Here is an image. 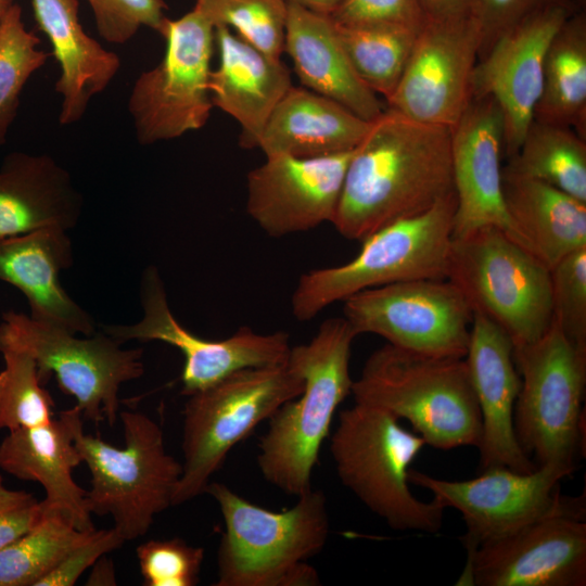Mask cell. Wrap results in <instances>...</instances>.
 I'll return each instance as SVG.
<instances>
[{
    "label": "cell",
    "instance_id": "cell-32",
    "mask_svg": "<svg viewBox=\"0 0 586 586\" xmlns=\"http://www.w3.org/2000/svg\"><path fill=\"white\" fill-rule=\"evenodd\" d=\"M93 530L81 531L62 511L43 507L40 520L0 550V586H37Z\"/></svg>",
    "mask_w": 586,
    "mask_h": 586
},
{
    "label": "cell",
    "instance_id": "cell-33",
    "mask_svg": "<svg viewBox=\"0 0 586 586\" xmlns=\"http://www.w3.org/2000/svg\"><path fill=\"white\" fill-rule=\"evenodd\" d=\"M335 26L358 77L387 100L400 80L419 30L395 25Z\"/></svg>",
    "mask_w": 586,
    "mask_h": 586
},
{
    "label": "cell",
    "instance_id": "cell-10",
    "mask_svg": "<svg viewBox=\"0 0 586 586\" xmlns=\"http://www.w3.org/2000/svg\"><path fill=\"white\" fill-rule=\"evenodd\" d=\"M521 379L513 422L518 442L536 466L572 473L582 454L586 352L551 321L535 342L513 347Z\"/></svg>",
    "mask_w": 586,
    "mask_h": 586
},
{
    "label": "cell",
    "instance_id": "cell-23",
    "mask_svg": "<svg viewBox=\"0 0 586 586\" xmlns=\"http://www.w3.org/2000/svg\"><path fill=\"white\" fill-rule=\"evenodd\" d=\"M66 230L44 228L0 240V280L27 298L30 317L39 322L89 336L92 317L63 289L59 276L73 265Z\"/></svg>",
    "mask_w": 586,
    "mask_h": 586
},
{
    "label": "cell",
    "instance_id": "cell-47",
    "mask_svg": "<svg viewBox=\"0 0 586 586\" xmlns=\"http://www.w3.org/2000/svg\"><path fill=\"white\" fill-rule=\"evenodd\" d=\"M13 3V0H0V24Z\"/></svg>",
    "mask_w": 586,
    "mask_h": 586
},
{
    "label": "cell",
    "instance_id": "cell-42",
    "mask_svg": "<svg viewBox=\"0 0 586 586\" xmlns=\"http://www.w3.org/2000/svg\"><path fill=\"white\" fill-rule=\"evenodd\" d=\"M125 539L114 527L94 528L90 535L76 546L61 563L40 579L37 586H73L79 576L98 559L119 548Z\"/></svg>",
    "mask_w": 586,
    "mask_h": 586
},
{
    "label": "cell",
    "instance_id": "cell-2",
    "mask_svg": "<svg viewBox=\"0 0 586 586\" xmlns=\"http://www.w3.org/2000/svg\"><path fill=\"white\" fill-rule=\"evenodd\" d=\"M356 336L345 317L329 318L308 343L290 349L288 364L304 387L269 418L257 456L264 479L289 495L298 497L311 488L335 410L352 394L349 358Z\"/></svg>",
    "mask_w": 586,
    "mask_h": 586
},
{
    "label": "cell",
    "instance_id": "cell-1",
    "mask_svg": "<svg viewBox=\"0 0 586 586\" xmlns=\"http://www.w3.org/2000/svg\"><path fill=\"white\" fill-rule=\"evenodd\" d=\"M453 192L450 128L387 107L353 151L332 225L344 238L362 241Z\"/></svg>",
    "mask_w": 586,
    "mask_h": 586
},
{
    "label": "cell",
    "instance_id": "cell-7",
    "mask_svg": "<svg viewBox=\"0 0 586 586\" xmlns=\"http://www.w3.org/2000/svg\"><path fill=\"white\" fill-rule=\"evenodd\" d=\"M303 387V378L286 361L238 370L187 396L182 474L173 506L205 493L229 451Z\"/></svg>",
    "mask_w": 586,
    "mask_h": 586
},
{
    "label": "cell",
    "instance_id": "cell-28",
    "mask_svg": "<svg viewBox=\"0 0 586 586\" xmlns=\"http://www.w3.org/2000/svg\"><path fill=\"white\" fill-rule=\"evenodd\" d=\"M371 122L334 100L292 85L270 114L256 148L266 156L301 158L344 153L360 143Z\"/></svg>",
    "mask_w": 586,
    "mask_h": 586
},
{
    "label": "cell",
    "instance_id": "cell-4",
    "mask_svg": "<svg viewBox=\"0 0 586 586\" xmlns=\"http://www.w3.org/2000/svg\"><path fill=\"white\" fill-rule=\"evenodd\" d=\"M352 394L356 403L407 420L433 448L480 444L481 413L464 358L422 355L387 343L366 360Z\"/></svg>",
    "mask_w": 586,
    "mask_h": 586
},
{
    "label": "cell",
    "instance_id": "cell-44",
    "mask_svg": "<svg viewBox=\"0 0 586 586\" xmlns=\"http://www.w3.org/2000/svg\"><path fill=\"white\" fill-rule=\"evenodd\" d=\"M472 0H420L426 18L438 20L468 13Z\"/></svg>",
    "mask_w": 586,
    "mask_h": 586
},
{
    "label": "cell",
    "instance_id": "cell-13",
    "mask_svg": "<svg viewBox=\"0 0 586 586\" xmlns=\"http://www.w3.org/2000/svg\"><path fill=\"white\" fill-rule=\"evenodd\" d=\"M343 317L357 335L372 333L417 354L464 358L473 310L447 279L395 282L343 301Z\"/></svg>",
    "mask_w": 586,
    "mask_h": 586
},
{
    "label": "cell",
    "instance_id": "cell-17",
    "mask_svg": "<svg viewBox=\"0 0 586 586\" xmlns=\"http://www.w3.org/2000/svg\"><path fill=\"white\" fill-rule=\"evenodd\" d=\"M571 474L557 466H537L527 473L494 467L474 479L448 481L409 469L408 480L461 513L467 530L461 542L469 552L558 508L566 497L560 494V481Z\"/></svg>",
    "mask_w": 586,
    "mask_h": 586
},
{
    "label": "cell",
    "instance_id": "cell-27",
    "mask_svg": "<svg viewBox=\"0 0 586 586\" xmlns=\"http://www.w3.org/2000/svg\"><path fill=\"white\" fill-rule=\"evenodd\" d=\"M31 5L61 68L55 81V91L62 98L59 122L64 126L77 123L90 100L103 92L118 73L119 56L85 31L78 0H31Z\"/></svg>",
    "mask_w": 586,
    "mask_h": 586
},
{
    "label": "cell",
    "instance_id": "cell-35",
    "mask_svg": "<svg viewBox=\"0 0 586 586\" xmlns=\"http://www.w3.org/2000/svg\"><path fill=\"white\" fill-rule=\"evenodd\" d=\"M0 353L4 359L0 371V429H30L52 421L54 402L41 383L34 357L18 348Z\"/></svg>",
    "mask_w": 586,
    "mask_h": 586
},
{
    "label": "cell",
    "instance_id": "cell-14",
    "mask_svg": "<svg viewBox=\"0 0 586 586\" xmlns=\"http://www.w3.org/2000/svg\"><path fill=\"white\" fill-rule=\"evenodd\" d=\"M460 585L585 586V495L468 552Z\"/></svg>",
    "mask_w": 586,
    "mask_h": 586
},
{
    "label": "cell",
    "instance_id": "cell-8",
    "mask_svg": "<svg viewBox=\"0 0 586 586\" xmlns=\"http://www.w3.org/2000/svg\"><path fill=\"white\" fill-rule=\"evenodd\" d=\"M119 418L125 447L84 433L82 425L75 445L91 474L90 513L111 515L127 542L145 535L156 515L173 506L182 463L166 451L163 430L148 415L122 411Z\"/></svg>",
    "mask_w": 586,
    "mask_h": 586
},
{
    "label": "cell",
    "instance_id": "cell-21",
    "mask_svg": "<svg viewBox=\"0 0 586 586\" xmlns=\"http://www.w3.org/2000/svg\"><path fill=\"white\" fill-rule=\"evenodd\" d=\"M464 359L481 413V471L494 467L522 473L535 470L537 466L521 448L514 430L521 379L510 337L494 321L473 313Z\"/></svg>",
    "mask_w": 586,
    "mask_h": 586
},
{
    "label": "cell",
    "instance_id": "cell-45",
    "mask_svg": "<svg viewBox=\"0 0 586 586\" xmlns=\"http://www.w3.org/2000/svg\"><path fill=\"white\" fill-rule=\"evenodd\" d=\"M86 585H116L114 566L111 560L102 556L93 564V570L89 575Z\"/></svg>",
    "mask_w": 586,
    "mask_h": 586
},
{
    "label": "cell",
    "instance_id": "cell-18",
    "mask_svg": "<svg viewBox=\"0 0 586 586\" xmlns=\"http://www.w3.org/2000/svg\"><path fill=\"white\" fill-rule=\"evenodd\" d=\"M353 151L309 158L266 156L246 177L247 214L273 238L332 224Z\"/></svg>",
    "mask_w": 586,
    "mask_h": 586
},
{
    "label": "cell",
    "instance_id": "cell-26",
    "mask_svg": "<svg viewBox=\"0 0 586 586\" xmlns=\"http://www.w3.org/2000/svg\"><path fill=\"white\" fill-rule=\"evenodd\" d=\"M283 52L290 56L302 87L369 122L384 111L378 95L354 71L330 16L288 2Z\"/></svg>",
    "mask_w": 586,
    "mask_h": 586
},
{
    "label": "cell",
    "instance_id": "cell-12",
    "mask_svg": "<svg viewBox=\"0 0 586 586\" xmlns=\"http://www.w3.org/2000/svg\"><path fill=\"white\" fill-rule=\"evenodd\" d=\"M160 34L166 42L162 61L136 79L128 100L136 138L142 145L199 130L214 107L208 81L215 25L193 8L167 18Z\"/></svg>",
    "mask_w": 586,
    "mask_h": 586
},
{
    "label": "cell",
    "instance_id": "cell-46",
    "mask_svg": "<svg viewBox=\"0 0 586 586\" xmlns=\"http://www.w3.org/2000/svg\"><path fill=\"white\" fill-rule=\"evenodd\" d=\"M343 0H286L311 12L330 16Z\"/></svg>",
    "mask_w": 586,
    "mask_h": 586
},
{
    "label": "cell",
    "instance_id": "cell-3",
    "mask_svg": "<svg viewBox=\"0 0 586 586\" xmlns=\"http://www.w3.org/2000/svg\"><path fill=\"white\" fill-rule=\"evenodd\" d=\"M205 493L218 504L225 523L215 586L320 584L307 560L322 550L330 532L321 491L310 488L282 511L257 506L218 482H209Z\"/></svg>",
    "mask_w": 586,
    "mask_h": 586
},
{
    "label": "cell",
    "instance_id": "cell-20",
    "mask_svg": "<svg viewBox=\"0 0 586 586\" xmlns=\"http://www.w3.org/2000/svg\"><path fill=\"white\" fill-rule=\"evenodd\" d=\"M450 153L457 201L453 237L493 226L513 240L501 190L505 124L493 99H471L450 128Z\"/></svg>",
    "mask_w": 586,
    "mask_h": 586
},
{
    "label": "cell",
    "instance_id": "cell-9",
    "mask_svg": "<svg viewBox=\"0 0 586 586\" xmlns=\"http://www.w3.org/2000/svg\"><path fill=\"white\" fill-rule=\"evenodd\" d=\"M446 279L513 347L535 342L551 323L550 270L497 227L453 237Z\"/></svg>",
    "mask_w": 586,
    "mask_h": 586
},
{
    "label": "cell",
    "instance_id": "cell-43",
    "mask_svg": "<svg viewBox=\"0 0 586 586\" xmlns=\"http://www.w3.org/2000/svg\"><path fill=\"white\" fill-rule=\"evenodd\" d=\"M42 513L41 500L31 493L8 488L0 474V550L29 531Z\"/></svg>",
    "mask_w": 586,
    "mask_h": 586
},
{
    "label": "cell",
    "instance_id": "cell-15",
    "mask_svg": "<svg viewBox=\"0 0 586 586\" xmlns=\"http://www.w3.org/2000/svg\"><path fill=\"white\" fill-rule=\"evenodd\" d=\"M142 319L130 326H103V332L124 343L161 341L178 348L184 362L181 394L189 396L241 369L282 365L290 354L289 334H269L242 327L224 340H206L186 329L174 317L163 280L154 266L141 281Z\"/></svg>",
    "mask_w": 586,
    "mask_h": 586
},
{
    "label": "cell",
    "instance_id": "cell-31",
    "mask_svg": "<svg viewBox=\"0 0 586 586\" xmlns=\"http://www.w3.org/2000/svg\"><path fill=\"white\" fill-rule=\"evenodd\" d=\"M502 169L586 202V139L571 127L534 118Z\"/></svg>",
    "mask_w": 586,
    "mask_h": 586
},
{
    "label": "cell",
    "instance_id": "cell-6",
    "mask_svg": "<svg viewBox=\"0 0 586 586\" xmlns=\"http://www.w3.org/2000/svg\"><path fill=\"white\" fill-rule=\"evenodd\" d=\"M456 205L454 191L428 211L393 221L367 237L349 262L303 273L292 294L294 317L311 320L329 305L367 289L446 279Z\"/></svg>",
    "mask_w": 586,
    "mask_h": 586
},
{
    "label": "cell",
    "instance_id": "cell-25",
    "mask_svg": "<svg viewBox=\"0 0 586 586\" xmlns=\"http://www.w3.org/2000/svg\"><path fill=\"white\" fill-rule=\"evenodd\" d=\"M82 198L50 155L21 151L0 165V240L44 228H73Z\"/></svg>",
    "mask_w": 586,
    "mask_h": 586
},
{
    "label": "cell",
    "instance_id": "cell-30",
    "mask_svg": "<svg viewBox=\"0 0 586 586\" xmlns=\"http://www.w3.org/2000/svg\"><path fill=\"white\" fill-rule=\"evenodd\" d=\"M534 118L573 128L586 139V13H572L546 51Z\"/></svg>",
    "mask_w": 586,
    "mask_h": 586
},
{
    "label": "cell",
    "instance_id": "cell-16",
    "mask_svg": "<svg viewBox=\"0 0 586 586\" xmlns=\"http://www.w3.org/2000/svg\"><path fill=\"white\" fill-rule=\"evenodd\" d=\"M480 47V30L469 12L426 18L387 107L423 124L451 128L472 99Z\"/></svg>",
    "mask_w": 586,
    "mask_h": 586
},
{
    "label": "cell",
    "instance_id": "cell-29",
    "mask_svg": "<svg viewBox=\"0 0 586 586\" xmlns=\"http://www.w3.org/2000/svg\"><path fill=\"white\" fill-rule=\"evenodd\" d=\"M501 190L513 240L549 270L586 247V202L504 169Z\"/></svg>",
    "mask_w": 586,
    "mask_h": 586
},
{
    "label": "cell",
    "instance_id": "cell-34",
    "mask_svg": "<svg viewBox=\"0 0 586 586\" xmlns=\"http://www.w3.org/2000/svg\"><path fill=\"white\" fill-rule=\"evenodd\" d=\"M39 43L26 28L21 7L13 3L0 24V145L7 142L25 85L49 56Z\"/></svg>",
    "mask_w": 586,
    "mask_h": 586
},
{
    "label": "cell",
    "instance_id": "cell-48",
    "mask_svg": "<svg viewBox=\"0 0 586 586\" xmlns=\"http://www.w3.org/2000/svg\"><path fill=\"white\" fill-rule=\"evenodd\" d=\"M573 3H574V5L576 7L577 10H579V11L585 10L586 0H573Z\"/></svg>",
    "mask_w": 586,
    "mask_h": 586
},
{
    "label": "cell",
    "instance_id": "cell-39",
    "mask_svg": "<svg viewBox=\"0 0 586 586\" xmlns=\"http://www.w3.org/2000/svg\"><path fill=\"white\" fill-rule=\"evenodd\" d=\"M99 35L112 43L129 41L142 27L160 34L167 20L164 0H88Z\"/></svg>",
    "mask_w": 586,
    "mask_h": 586
},
{
    "label": "cell",
    "instance_id": "cell-40",
    "mask_svg": "<svg viewBox=\"0 0 586 586\" xmlns=\"http://www.w3.org/2000/svg\"><path fill=\"white\" fill-rule=\"evenodd\" d=\"M556 7L579 11L573 0H472L468 12L481 35L479 58L515 24L537 12Z\"/></svg>",
    "mask_w": 586,
    "mask_h": 586
},
{
    "label": "cell",
    "instance_id": "cell-5",
    "mask_svg": "<svg viewBox=\"0 0 586 586\" xmlns=\"http://www.w3.org/2000/svg\"><path fill=\"white\" fill-rule=\"evenodd\" d=\"M424 445L392 413L355 402L340 411L330 451L341 483L391 528L435 534L446 508L434 498L419 500L408 480Z\"/></svg>",
    "mask_w": 586,
    "mask_h": 586
},
{
    "label": "cell",
    "instance_id": "cell-22",
    "mask_svg": "<svg viewBox=\"0 0 586 586\" xmlns=\"http://www.w3.org/2000/svg\"><path fill=\"white\" fill-rule=\"evenodd\" d=\"M82 419L75 406L44 425L9 431L0 443V469L16 479L40 483L46 509L62 511L79 530L89 531L95 527L87 506V491L73 477L74 469L82 462L75 445Z\"/></svg>",
    "mask_w": 586,
    "mask_h": 586
},
{
    "label": "cell",
    "instance_id": "cell-38",
    "mask_svg": "<svg viewBox=\"0 0 586 586\" xmlns=\"http://www.w3.org/2000/svg\"><path fill=\"white\" fill-rule=\"evenodd\" d=\"M140 573L145 586H194L204 560L202 547L179 537L151 539L137 547Z\"/></svg>",
    "mask_w": 586,
    "mask_h": 586
},
{
    "label": "cell",
    "instance_id": "cell-36",
    "mask_svg": "<svg viewBox=\"0 0 586 586\" xmlns=\"http://www.w3.org/2000/svg\"><path fill=\"white\" fill-rule=\"evenodd\" d=\"M194 8L212 23L235 30L245 42L263 53H284L286 0H195Z\"/></svg>",
    "mask_w": 586,
    "mask_h": 586
},
{
    "label": "cell",
    "instance_id": "cell-37",
    "mask_svg": "<svg viewBox=\"0 0 586 586\" xmlns=\"http://www.w3.org/2000/svg\"><path fill=\"white\" fill-rule=\"evenodd\" d=\"M552 320L564 335L586 352V247L565 256L550 269Z\"/></svg>",
    "mask_w": 586,
    "mask_h": 586
},
{
    "label": "cell",
    "instance_id": "cell-19",
    "mask_svg": "<svg viewBox=\"0 0 586 586\" xmlns=\"http://www.w3.org/2000/svg\"><path fill=\"white\" fill-rule=\"evenodd\" d=\"M574 12L556 7L537 12L501 34L477 59L471 78L472 98L488 97L505 124V155L512 156L534 119L548 46Z\"/></svg>",
    "mask_w": 586,
    "mask_h": 586
},
{
    "label": "cell",
    "instance_id": "cell-41",
    "mask_svg": "<svg viewBox=\"0 0 586 586\" xmlns=\"http://www.w3.org/2000/svg\"><path fill=\"white\" fill-rule=\"evenodd\" d=\"M330 17L340 25H395L415 30L426 20L420 0H343Z\"/></svg>",
    "mask_w": 586,
    "mask_h": 586
},
{
    "label": "cell",
    "instance_id": "cell-11",
    "mask_svg": "<svg viewBox=\"0 0 586 586\" xmlns=\"http://www.w3.org/2000/svg\"><path fill=\"white\" fill-rule=\"evenodd\" d=\"M106 333L85 337L7 311L0 323V351L18 348L35 359L41 383L54 375L59 388L76 399L85 419L114 425L122 384L144 373L143 349H124Z\"/></svg>",
    "mask_w": 586,
    "mask_h": 586
},
{
    "label": "cell",
    "instance_id": "cell-24",
    "mask_svg": "<svg viewBox=\"0 0 586 586\" xmlns=\"http://www.w3.org/2000/svg\"><path fill=\"white\" fill-rule=\"evenodd\" d=\"M215 47L218 65L208 81L212 104L239 123L241 146L256 148L270 114L292 86L290 69L225 25L215 26Z\"/></svg>",
    "mask_w": 586,
    "mask_h": 586
}]
</instances>
